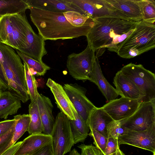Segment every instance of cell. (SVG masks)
I'll list each match as a JSON object with an SVG mask.
<instances>
[{
	"label": "cell",
	"instance_id": "obj_14",
	"mask_svg": "<svg viewBox=\"0 0 155 155\" xmlns=\"http://www.w3.org/2000/svg\"><path fill=\"white\" fill-rule=\"evenodd\" d=\"M89 80L97 86L107 102L117 98L118 94L104 76L98 58L95 59Z\"/></svg>",
	"mask_w": 155,
	"mask_h": 155
},
{
	"label": "cell",
	"instance_id": "obj_11",
	"mask_svg": "<svg viewBox=\"0 0 155 155\" xmlns=\"http://www.w3.org/2000/svg\"><path fill=\"white\" fill-rule=\"evenodd\" d=\"M119 145L126 144L155 153V125L142 131H127L118 138Z\"/></svg>",
	"mask_w": 155,
	"mask_h": 155
},
{
	"label": "cell",
	"instance_id": "obj_33",
	"mask_svg": "<svg viewBox=\"0 0 155 155\" xmlns=\"http://www.w3.org/2000/svg\"><path fill=\"white\" fill-rule=\"evenodd\" d=\"M77 147L81 150V155H104L99 149L91 144H81Z\"/></svg>",
	"mask_w": 155,
	"mask_h": 155
},
{
	"label": "cell",
	"instance_id": "obj_40",
	"mask_svg": "<svg viewBox=\"0 0 155 155\" xmlns=\"http://www.w3.org/2000/svg\"><path fill=\"white\" fill-rule=\"evenodd\" d=\"M69 155H81L75 149H73L70 152Z\"/></svg>",
	"mask_w": 155,
	"mask_h": 155
},
{
	"label": "cell",
	"instance_id": "obj_10",
	"mask_svg": "<svg viewBox=\"0 0 155 155\" xmlns=\"http://www.w3.org/2000/svg\"><path fill=\"white\" fill-rule=\"evenodd\" d=\"M63 87L77 112L87 124L90 113L96 107L87 97L86 89L76 83L66 84Z\"/></svg>",
	"mask_w": 155,
	"mask_h": 155
},
{
	"label": "cell",
	"instance_id": "obj_24",
	"mask_svg": "<svg viewBox=\"0 0 155 155\" xmlns=\"http://www.w3.org/2000/svg\"><path fill=\"white\" fill-rule=\"evenodd\" d=\"M28 108L30 120L28 131L30 135L42 133V125L37 101L31 102Z\"/></svg>",
	"mask_w": 155,
	"mask_h": 155
},
{
	"label": "cell",
	"instance_id": "obj_23",
	"mask_svg": "<svg viewBox=\"0 0 155 155\" xmlns=\"http://www.w3.org/2000/svg\"><path fill=\"white\" fill-rule=\"evenodd\" d=\"M29 8L26 0H0V18L5 15L25 12Z\"/></svg>",
	"mask_w": 155,
	"mask_h": 155
},
{
	"label": "cell",
	"instance_id": "obj_41",
	"mask_svg": "<svg viewBox=\"0 0 155 155\" xmlns=\"http://www.w3.org/2000/svg\"><path fill=\"white\" fill-rule=\"evenodd\" d=\"M119 149V148L117 149V151H116L114 153L112 154H110L109 155H119L118 150Z\"/></svg>",
	"mask_w": 155,
	"mask_h": 155
},
{
	"label": "cell",
	"instance_id": "obj_43",
	"mask_svg": "<svg viewBox=\"0 0 155 155\" xmlns=\"http://www.w3.org/2000/svg\"><path fill=\"white\" fill-rule=\"evenodd\" d=\"M2 92L3 91L2 90H0V95L1 94Z\"/></svg>",
	"mask_w": 155,
	"mask_h": 155
},
{
	"label": "cell",
	"instance_id": "obj_17",
	"mask_svg": "<svg viewBox=\"0 0 155 155\" xmlns=\"http://www.w3.org/2000/svg\"><path fill=\"white\" fill-rule=\"evenodd\" d=\"M51 135L43 133L31 134L26 138L13 155H31L51 142Z\"/></svg>",
	"mask_w": 155,
	"mask_h": 155
},
{
	"label": "cell",
	"instance_id": "obj_13",
	"mask_svg": "<svg viewBox=\"0 0 155 155\" xmlns=\"http://www.w3.org/2000/svg\"><path fill=\"white\" fill-rule=\"evenodd\" d=\"M113 83L119 95L122 97L144 102L145 95L133 82L118 71L115 74Z\"/></svg>",
	"mask_w": 155,
	"mask_h": 155
},
{
	"label": "cell",
	"instance_id": "obj_4",
	"mask_svg": "<svg viewBox=\"0 0 155 155\" xmlns=\"http://www.w3.org/2000/svg\"><path fill=\"white\" fill-rule=\"evenodd\" d=\"M155 47V24L142 20L136 22L134 30L121 43L117 53L122 58L129 59Z\"/></svg>",
	"mask_w": 155,
	"mask_h": 155
},
{
	"label": "cell",
	"instance_id": "obj_1",
	"mask_svg": "<svg viewBox=\"0 0 155 155\" xmlns=\"http://www.w3.org/2000/svg\"><path fill=\"white\" fill-rule=\"evenodd\" d=\"M93 21V25L86 37L96 58L101 56L106 48L117 53L121 43L135 28L136 22L119 18H102Z\"/></svg>",
	"mask_w": 155,
	"mask_h": 155
},
{
	"label": "cell",
	"instance_id": "obj_29",
	"mask_svg": "<svg viewBox=\"0 0 155 155\" xmlns=\"http://www.w3.org/2000/svg\"><path fill=\"white\" fill-rule=\"evenodd\" d=\"M142 20L147 22L155 24V1L142 0Z\"/></svg>",
	"mask_w": 155,
	"mask_h": 155
},
{
	"label": "cell",
	"instance_id": "obj_20",
	"mask_svg": "<svg viewBox=\"0 0 155 155\" xmlns=\"http://www.w3.org/2000/svg\"><path fill=\"white\" fill-rule=\"evenodd\" d=\"M112 120L102 107H96L90 113L87 124L90 130H95L107 138V126Z\"/></svg>",
	"mask_w": 155,
	"mask_h": 155
},
{
	"label": "cell",
	"instance_id": "obj_36",
	"mask_svg": "<svg viewBox=\"0 0 155 155\" xmlns=\"http://www.w3.org/2000/svg\"><path fill=\"white\" fill-rule=\"evenodd\" d=\"M31 155H53L51 142L40 148Z\"/></svg>",
	"mask_w": 155,
	"mask_h": 155
},
{
	"label": "cell",
	"instance_id": "obj_21",
	"mask_svg": "<svg viewBox=\"0 0 155 155\" xmlns=\"http://www.w3.org/2000/svg\"><path fill=\"white\" fill-rule=\"evenodd\" d=\"M21 107L19 99L8 91H3L0 95V118L6 119L16 114Z\"/></svg>",
	"mask_w": 155,
	"mask_h": 155
},
{
	"label": "cell",
	"instance_id": "obj_19",
	"mask_svg": "<svg viewBox=\"0 0 155 155\" xmlns=\"http://www.w3.org/2000/svg\"><path fill=\"white\" fill-rule=\"evenodd\" d=\"M46 84L53 94L56 103L61 112L66 115L70 120H74L71 106V103L63 87L50 78L48 79Z\"/></svg>",
	"mask_w": 155,
	"mask_h": 155
},
{
	"label": "cell",
	"instance_id": "obj_34",
	"mask_svg": "<svg viewBox=\"0 0 155 155\" xmlns=\"http://www.w3.org/2000/svg\"><path fill=\"white\" fill-rule=\"evenodd\" d=\"M119 148L118 138L108 137L106 145L104 155H109L117 151Z\"/></svg>",
	"mask_w": 155,
	"mask_h": 155
},
{
	"label": "cell",
	"instance_id": "obj_8",
	"mask_svg": "<svg viewBox=\"0 0 155 155\" xmlns=\"http://www.w3.org/2000/svg\"><path fill=\"white\" fill-rule=\"evenodd\" d=\"M68 1L80 8L84 15L93 20L99 18H114L128 20L106 0Z\"/></svg>",
	"mask_w": 155,
	"mask_h": 155
},
{
	"label": "cell",
	"instance_id": "obj_9",
	"mask_svg": "<svg viewBox=\"0 0 155 155\" xmlns=\"http://www.w3.org/2000/svg\"><path fill=\"white\" fill-rule=\"evenodd\" d=\"M122 121L127 131L144 130L155 125V101L141 103L133 115Z\"/></svg>",
	"mask_w": 155,
	"mask_h": 155
},
{
	"label": "cell",
	"instance_id": "obj_27",
	"mask_svg": "<svg viewBox=\"0 0 155 155\" xmlns=\"http://www.w3.org/2000/svg\"><path fill=\"white\" fill-rule=\"evenodd\" d=\"M25 80L31 102L37 101L39 93L37 83L34 72L28 66L23 62Z\"/></svg>",
	"mask_w": 155,
	"mask_h": 155
},
{
	"label": "cell",
	"instance_id": "obj_30",
	"mask_svg": "<svg viewBox=\"0 0 155 155\" xmlns=\"http://www.w3.org/2000/svg\"><path fill=\"white\" fill-rule=\"evenodd\" d=\"M107 131L108 137H111L117 138L123 135L127 131L123 126L122 120H114L107 125Z\"/></svg>",
	"mask_w": 155,
	"mask_h": 155
},
{
	"label": "cell",
	"instance_id": "obj_25",
	"mask_svg": "<svg viewBox=\"0 0 155 155\" xmlns=\"http://www.w3.org/2000/svg\"><path fill=\"white\" fill-rule=\"evenodd\" d=\"M16 120L12 138V143L15 144L16 142L28 131L30 120L29 114H18L14 116Z\"/></svg>",
	"mask_w": 155,
	"mask_h": 155
},
{
	"label": "cell",
	"instance_id": "obj_26",
	"mask_svg": "<svg viewBox=\"0 0 155 155\" xmlns=\"http://www.w3.org/2000/svg\"><path fill=\"white\" fill-rule=\"evenodd\" d=\"M16 52L23 62L26 64L37 76H43L50 69V67L43 62L36 60L16 50Z\"/></svg>",
	"mask_w": 155,
	"mask_h": 155
},
{
	"label": "cell",
	"instance_id": "obj_28",
	"mask_svg": "<svg viewBox=\"0 0 155 155\" xmlns=\"http://www.w3.org/2000/svg\"><path fill=\"white\" fill-rule=\"evenodd\" d=\"M68 21L73 26L80 27L94 23L93 20L80 13L74 11L63 12Z\"/></svg>",
	"mask_w": 155,
	"mask_h": 155
},
{
	"label": "cell",
	"instance_id": "obj_37",
	"mask_svg": "<svg viewBox=\"0 0 155 155\" xmlns=\"http://www.w3.org/2000/svg\"><path fill=\"white\" fill-rule=\"evenodd\" d=\"M22 141L15 143L2 155H13L21 144Z\"/></svg>",
	"mask_w": 155,
	"mask_h": 155
},
{
	"label": "cell",
	"instance_id": "obj_22",
	"mask_svg": "<svg viewBox=\"0 0 155 155\" xmlns=\"http://www.w3.org/2000/svg\"><path fill=\"white\" fill-rule=\"evenodd\" d=\"M71 106L75 119L74 120H70L74 143L83 142L88 135L89 127L86 122L78 114L72 103Z\"/></svg>",
	"mask_w": 155,
	"mask_h": 155
},
{
	"label": "cell",
	"instance_id": "obj_39",
	"mask_svg": "<svg viewBox=\"0 0 155 155\" xmlns=\"http://www.w3.org/2000/svg\"><path fill=\"white\" fill-rule=\"evenodd\" d=\"M0 90L5 91L7 90V86L0 79Z\"/></svg>",
	"mask_w": 155,
	"mask_h": 155
},
{
	"label": "cell",
	"instance_id": "obj_31",
	"mask_svg": "<svg viewBox=\"0 0 155 155\" xmlns=\"http://www.w3.org/2000/svg\"><path fill=\"white\" fill-rule=\"evenodd\" d=\"M88 135L91 137L94 140V144L99 149L104 155L107 143V138L106 137L99 132L94 129L90 130Z\"/></svg>",
	"mask_w": 155,
	"mask_h": 155
},
{
	"label": "cell",
	"instance_id": "obj_5",
	"mask_svg": "<svg viewBox=\"0 0 155 155\" xmlns=\"http://www.w3.org/2000/svg\"><path fill=\"white\" fill-rule=\"evenodd\" d=\"M119 71L133 82L145 95L144 102L155 101V75L141 64L130 63Z\"/></svg>",
	"mask_w": 155,
	"mask_h": 155
},
{
	"label": "cell",
	"instance_id": "obj_3",
	"mask_svg": "<svg viewBox=\"0 0 155 155\" xmlns=\"http://www.w3.org/2000/svg\"><path fill=\"white\" fill-rule=\"evenodd\" d=\"M0 51L1 64L7 90L25 103L30 97L21 59L13 48L1 42Z\"/></svg>",
	"mask_w": 155,
	"mask_h": 155
},
{
	"label": "cell",
	"instance_id": "obj_38",
	"mask_svg": "<svg viewBox=\"0 0 155 155\" xmlns=\"http://www.w3.org/2000/svg\"><path fill=\"white\" fill-rule=\"evenodd\" d=\"M2 60V54L0 51V61ZM0 79L7 86L6 81L2 71V65L0 62Z\"/></svg>",
	"mask_w": 155,
	"mask_h": 155
},
{
	"label": "cell",
	"instance_id": "obj_35",
	"mask_svg": "<svg viewBox=\"0 0 155 155\" xmlns=\"http://www.w3.org/2000/svg\"><path fill=\"white\" fill-rule=\"evenodd\" d=\"M16 122L13 118L0 122V136L9 131L12 128Z\"/></svg>",
	"mask_w": 155,
	"mask_h": 155
},
{
	"label": "cell",
	"instance_id": "obj_42",
	"mask_svg": "<svg viewBox=\"0 0 155 155\" xmlns=\"http://www.w3.org/2000/svg\"><path fill=\"white\" fill-rule=\"evenodd\" d=\"M119 155H125L123 152L120 149L118 150Z\"/></svg>",
	"mask_w": 155,
	"mask_h": 155
},
{
	"label": "cell",
	"instance_id": "obj_16",
	"mask_svg": "<svg viewBox=\"0 0 155 155\" xmlns=\"http://www.w3.org/2000/svg\"><path fill=\"white\" fill-rule=\"evenodd\" d=\"M36 101L42 124L43 133L51 136L55 121L52 114V103L48 97L39 93Z\"/></svg>",
	"mask_w": 155,
	"mask_h": 155
},
{
	"label": "cell",
	"instance_id": "obj_2",
	"mask_svg": "<svg viewBox=\"0 0 155 155\" xmlns=\"http://www.w3.org/2000/svg\"><path fill=\"white\" fill-rule=\"evenodd\" d=\"M29 9L31 21L37 28L39 35L45 41L86 36L94 25L93 23L77 27L68 21L63 12L49 11L31 6Z\"/></svg>",
	"mask_w": 155,
	"mask_h": 155
},
{
	"label": "cell",
	"instance_id": "obj_7",
	"mask_svg": "<svg viewBox=\"0 0 155 155\" xmlns=\"http://www.w3.org/2000/svg\"><path fill=\"white\" fill-rule=\"evenodd\" d=\"M95 59L94 50L88 45L81 52L69 54L66 66L70 74L77 80H89Z\"/></svg>",
	"mask_w": 155,
	"mask_h": 155
},
{
	"label": "cell",
	"instance_id": "obj_6",
	"mask_svg": "<svg viewBox=\"0 0 155 155\" xmlns=\"http://www.w3.org/2000/svg\"><path fill=\"white\" fill-rule=\"evenodd\" d=\"M53 155H64L74 144L70 120L61 112L57 114L51 134Z\"/></svg>",
	"mask_w": 155,
	"mask_h": 155
},
{
	"label": "cell",
	"instance_id": "obj_15",
	"mask_svg": "<svg viewBox=\"0 0 155 155\" xmlns=\"http://www.w3.org/2000/svg\"><path fill=\"white\" fill-rule=\"evenodd\" d=\"M130 21L142 20V0H106Z\"/></svg>",
	"mask_w": 155,
	"mask_h": 155
},
{
	"label": "cell",
	"instance_id": "obj_44",
	"mask_svg": "<svg viewBox=\"0 0 155 155\" xmlns=\"http://www.w3.org/2000/svg\"><path fill=\"white\" fill-rule=\"evenodd\" d=\"M153 155H155V153H153Z\"/></svg>",
	"mask_w": 155,
	"mask_h": 155
},
{
	"label": "cell",
	"instance_id": "obj_12",
	"mask_svg": "<svg viewBox=\"0 0 155 155\" xmlns=\"http://www.w3.org/2000/svg\"><path fill=\"white\" fill-rule=\"evenodd\" d=\"M140 104L137 100L121 97L107 102L102 107L113 120L120 121L133 115Z\"/></svg>",
	"mask_w": 155,
	"mask_h": 155
},
{
	"label": "cell",
	"instance_id": "obj_18",
	"mask_svg": "<svg viewBox=\"0 0 155 155\" xmlns=\"http://www.w3.org/2000/svg\"><path fill=\"white\" fill-rule=\"evenodd\" d=\"M29 6L58 12L74 11L83 14L77 6L68 0H26Z\"/></svg>",
	"mask_w": 155,
	"mask_h": 155
},
{
	"label": "cell",
	"instance_id": "obj_32",
	"mask_svg": "<svg viewBox=\"0 0 155 155\" xmlns=\"http://www.w3.org/2000/svg\"><path fill=\"white\" fill-rule=\"evenodd\" d=\"M15 125V124L9 131L0 136V155L2 154L14 145L12 143V138Z\"/></svg>",
	"mask_w": 155,
	"mask_h": 155
}]
</instances>
